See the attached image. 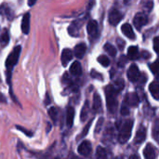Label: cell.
I'll use <instances>...</instances> for the list:
<instances>
[{
    "label": "cell",
    "mask_w": 159,
    "mask_h": 159,
    "mask_svg": "<svg viewBox=\"0 0 159 159\" xmlns=\"http://www.w3.org/2000/svg\"><path fill=\"white\" fill-rule=\"evenodd\" d=\"M20 50L21 48L20 46H17L9 54V56L7 57V61H6V67L7 70V82L8 83V85H10V80H11V71L13 69V67L17 64L19 58H20Z\"/></svg>",
    "instance_id": "6da1fadb"
},
{
    "label": "cell",
    "mask_w": 159,
    "mask_h": 159,
    "mask_svg": "<svg viewBox=\"0 0 159 159\" xmlns=\"http://www.w3.org/2000/svg\"><path fill=\"white\" fill-rule=\"evenodd\" d=\"M116 93L117 90L113 86H108L105 89V94H106V102H107V108L110 113L114 114L116 113L117 109V100H116Z\"/></svg>",
    "instance_id": "7a4b0ae2"
},
{
    "label": "cell",
    "mask_w": 159,
    "mask_h": 159,
    "mask_svg": "<svg viewBox=\"0 0 159 159\" xmlns=\"http://www.w3.org/2000/svg\"><path fill=\"white\" fill-rule=\"evenodd\" d=\"M132 128H133V120H127L122 125L118 135V141L120 143H125L129 140Z\"/></svg>",
    "instance_id": "3957f363"
},
{
    "label": "cell",
    "mask_w": 159,
    "mask_h": 159,
    "mask_svg": "<svg viewBox=\"0 0 159 159\" xmlns=\"http://www.w3.org/2000/svg\"><path fill=\"white\" fill-rule=\"evenodd\" d=\"M133 23H134L135 27L138 30H140V29H142L143 26H144L148 23V18L144 13L140 12V13L135 15V18L133 20Z\"/></svg>",
    "instance_id": "277c9868"
},
{
    "label": "cell",
    "mask_w": 159,
    "mask_h": 159,
    "mask_svg": "<svg viewBox=\"0 0 159 159\" xmlns=\"http://www.w3.org/2000/svg\"><path fill=\"white\" fill-rule=\"evenodd\" d=\"M79 155L83 156V157H89L91 152H92V147H91V143L89 141H84L82 142L77 149Z\"/></svg>",
    "instance_id": "5b68a950"
},
{
    "label": "cell",
    "mask_w": 159,
    "mask_h": 159,
    "mask_svg": "<svg viewBox=\"0 0 159 159\" xmlns=\"http://www.w3.org/2000/svg\"><path fill=\"white\" fill-rule=\"evenodd\" d=\"M140 76H141V74H140V71H139V68L133 64L129 67V69L128 70V77L129 79L131 81V82H136L140 79Z\"/></svg>",
    "instance_id": "8992f818"
},
{
    "label": "cell",
    "mask_w": 159,
    "mask_h": 159,
    "mask_svg": "<svg viewBox=\"0 0 159 159\" xmlns=\"http://www.w3.org/2000/svg\"><path fill=\"white\" fill-rule=\"evenodd\" d=\"M123 16L117 9H112L109 14V22L112 25H116L120 22Z\"/></svg>",
    "instance_id": "52a82bcc"
},
{
    "label": "cell",
    "mask_w": 159,
    "mask_h": 159,
    "mask_svg": "<svg viewBox=\"0 0 159 159\" xmlns=\"http://www.w3.org/2000/svg\"><path fill=\"white\" fill-rule=\"evenodd\" d=\"M73 57H74L73 51L71 49H69V48H64L62 50V52H61V58L62 65L67 66V64L72 61Z\"/></svg>",
    "instance_id": "ba28073f"
},
{
    "label": "cell",
    "mask_w": 159,
    "mask_h": 159,
    "mask_svg": "<svg viewBox=\"0 0 159 159\" xmlns=\"http://www.w3.org/2000/svg\"><path fill=\"white\" fill-rule=\"evenodd\" d=\"M146 138V129L143 126H141L136 133V137L134 139L135 144H142Z\"/></svg>",
    "instance_id": "9c48e42d"
},
{
    "label": "cell",
    "mask_w": 159,
    "mask_h": 159,
    "mask_svg": "<svg viewBox=\"0 0 159 159\" xmlns=\"http://www.w3.org/2000/svg\"><path fill=\"white\" fill-rule=\"evenodd\" d=\"M21 31L24 34H28L30 31V13H25L21 20Z\"/></svg>",
    "instance_id": "30bf717a"
},
{
    "label": "cell",
    "mask_w": 159,
    "mask_h": 159,
    "mask_svg": "<svg viewBox=\"0 0 159 159\" xmlns=\"http://www.w3.org/2000/svg\"><path fill=\"white\" fill-rule=\"evenodd\" d=\"M143 155H144V157H145V158H155V157H157V150H156V148H155L151 143H148V144L146 145V147L144 148Z\"/></svg>",
    "instance_id": "8fae6325"
},
{
    "label": "cell",
    "mask_w": 159,
    "mask_h": 159,
    "mask_svg": "<svg viewBox=\"0 0 159 159\" xmlns=\"http://www.w3.org/2000/svg\"><path fill=\"white\" fill-rule=\"evenodd\" d=\"M86 50H87V46L86 44L84 43H81V44H78L75 46V50H74V54L76 58L78 59H82L86 53Z\"/></svg>",
    "instance_id": "7c38bea8"
},
{
    "label": "cell",
    "mask_w": 159,
    "mask_h": 159,
    "mask_svg": "<svg viewBox=\"0 0 159 159\" xmlns=\"http://www.w3.org/2000/svg\"><path fill=\"white\" fill-rule=\"evenodd\" d=\"M87 30H88V33L89 35L91 36H96L97 34H98V23L96 20H89V23H88V26H87Z\"/></svg>",
    "instance_id": "4fadbf2b"
},
{
    "label": "cell",
    "mask_w": 159,
    "mask_h": 159,
    "mask_svg": "<svg viewBox=\"0 0 159 159\" xmlns=\"http://www.w3.org/2000/svg\"><path fill=\"white\" fill-rule=\"evenodd\" d=\"M121 30H122V32L124 33V34H125L128 38H129V39H135L136 36H135L134 31H133V29H132V27H131L130 24H129V23L123 24Z\"/></svg>",
    "instance_id": "5bb4252c"
},
{
    "label": "cell",
    "mask_w": 159,
    "mask_h": 159,
    "mask_svg": "<svg viewBox=\"0 0 159 159\" xmlns=\"http://www.w3.org/2000/svg\"><path fill=\"white\" fill-rule=\"evenodd\" d=\"M74 118H75V109L71 106L67 108L66 112V125L68 128H71L74 123Z\"/></svg>",
    "instance_id": "9a60e30c"
},
{
    "label": "cell",
    "mask_w": 159,
    "mask_h": 159,
    "mask_svg": "<svg viewBox=\"0 0 159 159\" xmlns=\"http://www.w3.org/2000/svg\"><path fill=\"white\" fill-rule=\"evenodd\" d=\"M70 72L73 75L75 76H79L82 74V67L79 61H75V62H73V64L70 67Z\"/></svg>",
    "instance_id": "2e32d148"
},
{
    "label": "cell",
    "mask_w": 159,
    "mask_h": 159,
    "mask_svg": "<svg viewBox=\"0 0 159 159\" xmlns=\"http://www.w3.org/2000/svg\"><path fill=\"white\" fill-rule=\"evenodd\" d=\"M149 90L152 94V96L156 99L159 100V85L157 81H154L149 86Z\"/></svg>",
    "instance_id": "e0dca14e"
},
{
    "label": "cell",
    "mask_w": 159,
    "mask_h": 159,
    "mask_svg": "<svg viewBox=\"0 0 159 159\" xmlns=\"http://www.w3.org/2000/svg\"><path fill=\"white\" fill-rule=\"evenodd\" d=\"M126 100H127L126 102L130 106H137L138 103H139V97H138L137 93H131V94L128 95Z\"/></svg>",
    "instance_id": "ac0fdd59"
},
{
    "label": "cell",
    "mask_w": 159,
    "mask_h": 159,
    "mask_svg": "<svg viewBox=\"0 0 159 159\" xmlns=\"http://www.w3.org/2000/svg\"><path fill=\"white\" fill-rule=\"evenodd\" d=\"M102 108V100L98 93H95L93 96V110L95 112H99Z\"/></svg>",
    "instance_id": "d6986e66"
},
{
    "label": "cell",
    "mask_w": 159,
    "mask_h": 159,
    "mask_svg": "<svg viewBox=\"0 0 159 159\" xmlns=\"http://www.w3.org/2000/svg\"><path fill=\"white\" fill-rule=\"evenodd\" d=\"M128 57H129V60H132V61L138 59V57H139V50H138V48H137V47H134V46L130 47V48H129V50H128Z\"/></svg>",
    "instance_id": "ffe728a7"
},
{
    "label": "cell",
    "mask_w": 159,
    "mask_h": 159,
    "mask_svg": "<svg viewBox=\"0 0 159 159\" xmlns=\"http://www.w3.org/2000/svg\"><path fill=\"white\" fill-rule=\"evenodd\" d=\"M8 41H9V34H8V32L5 30L0 35V44L2 47H5L8 43Z\"/></svg>",
    "instance_id": "44dd1931"
},
{
    "label": "cell",
    "mask_w": 159,
    "mask_h": 159,
    "mask_svg": "<svg viewBox=\"0 0 159 159\" xmlns=\"http://www.w3.org/2000/svg\"><path fill=\"white\" fill-rule=\"evenodd\" d=\"M104 49H105V51L109 54V55H111V56H116V48L112 45V44H110V43H106L105 45H104Z\"/></svg>",
    "instance_id": "7402d4cb"
},
{
    "label": "cell",
    "mask_w": 159,
    "mask_h": 159,
    "mask_svg": "<svg viewBox=\"0 0 159 159\" xmlns=\"http://www.w3.org/2000/svg\"><path fill=\"white\" fill-rule=\"evenodd\" d=\"M153 138L155 139V141L159 144V122L158 120L155 123L154 128H153Z\"/></svg>",
    "instance_id": "603a6c76"
},
{
    "label": "cell",
    "mask_w": 159,
    "mask_h": 159,
    "mask_svg": "<svg viewBox=\"0 0 159 159\" xmlns=\"http://www.w3.org/2000/svg\"><path fill=\"white\" fill-rule=\"evenodd\" d=\"M89 102H86L83 108H82V111H81V120L84 122L87 117H88V115H89Z\"/></svg>",
    "instance_id": "cb8c5ba5"
},
{
    "label": "cell",
    "mask_w": 159,
    "mask_h": 159,
    "mask_svg": "<svg viewBox=\"0 0 159 159\" xmlns=\"http://www.w3.org/2000/svg\"><path fill=\"white\" fill-rule=\"evenodd\" d=\"M48 115H49V117L52 119V121L55 123L57 121V117H58V111L55 107H50L48 109Z\"/></svg>",
    "instance_id": "d4e9b609"
},
{
    "label": "cell",
    "mask_w": 159,
    "mask_h": 159,
    "mask_svg": "<svg viewBox=\"0 0 159 159\" xmlns=\"http://www.w3.org/2000/svg\"><path fill=\"white\" fill-rule=\"evenodd\" d=\"M98 61H99L102 66H104V67H107V66H109V64H110V60L108 59V57H106V56H104V55H102V56L98 57Z\"/></svg>",
    "instance_id": "484cf974"
},
{
    "label": "cell",
    "mask_w": 159,
    "mask_h": 159,
    "mask_svg": "<svg viewBox=\"0 0 159 159\" xmlns=\"http://www.w3.org/2000/svg\"><path fill=\"white\" fill-rule=\"evenodd\" d=\"M96 157H97L98 158H105V157H107V154H106L105 149L102 148V147H101V146H99V147L97 148Z\"/></svg>",
    "instance_id": "4316f807"
},
{
    "label": "cell",
    "mask_w": 159,
    "mask_h": 159,
    "mask_svg": "<svg viewBox=\"0 0 159 159\" xmlns=\"http://www.w3.org/2000/svg\"><path fill=\"white\" fill-rule=\"evenodd\" d=\"M150 69L153 74L155 75H159V59L157 60L153 64L150 65Z\"/></svg>",
    "instance_id": "83f0119b"
},
{
    "label": "cell",
    "mask_w": 159,
    "mask_h": 159,
    "mask_svg": "<svg viewBox=\"0 0 159 159\" xmlns=\"http://www.w3.org/2000/svg\"><path fill=\"white\" fill-rule=\"evenodd\" d=\"M91 122H92V120H90L89 123H88V125L84 128V130H83V132L79 135V137H78V139H80V138H83V137H85L87 134H88V132H89V129L90 128V126H91Z\"/></svg>",
    "instance_id": "f1b7e54d"
},
{
    "label": "cell",
    "mask_w": 159,
    "mask_h": 159,
    "mask_svg": "<svg viewBox=\"0 0 159 159\" xmlns=\"http://www.w3.org/2000/svg\"><path fill=\"white\" fill-rule=\"evenodd\" d=\"M16 128H17V129H18L20 131H21V132H23L25 135H27L28 137H32V136H33V133H32V132H30V131H27V130H26L24 128H22V127H20V126H17Z\"/></svg>",
    "instance_id": "f546056e"
},
{
    "label": "cell",
    "mask_w": 159,
    "mask_h": 159,
    "mask_svg": "<svg viewBox=\"0 0 159 159\" xmlns=\"http://www.w3.org/2000/svg\"><path fill=\"white\" fill-rule=\"evenodd\" d=\"M154 48L157 53H159V36L154 39Z\"/></svg>",
    "instance_id": "4dcf8cb0"
},
{
    "label": "cell",
    "mask_w": 159,
    "mask_h": 159,
    "mask_svg": "<svg viewBox=\"0 0 159 159\" xmlns=\"http://www.w3.org/2000/svg\"><path fill=\"white\" fill-rule=\"evenodd\" d=\"M102 121H103V119H102V118H101V119L99 120V122H98V126L96 127V132H99V131H100V126L102 127Z\"/></svg>",
    "instance_id": "1f68e13d"
},
{
    "label": "cell",
    "mask_w": 159,
    "mask_h": 159,
    "mask_svg": "<svg viewBox=\"0 0 159 159\" xmlns=\"http://www.w3.org/2000/svg\"><path fill=\"white\" fill-rule=\"evenodd\" d=\"M0 102H7V100H6V97L0 92Z\"/></svg>",
    "instance_id": "d6a6232c"
},
{
    "label": "cell",
    "mask_w": 159,
    "mask_h": 159,
    "mask_svg": "<svg viewBox=\"0 0 159 159\" xmlns=\"http://www.w3.org/2000/svg\"><path fill=\"white\" fill-rule=\"evenodd\" d=\"M91 75H92V76H93V77H95V76H99V78H100V79H102V75H100V74H96V73H95V71H92Z\"/></svg>",
    "instance_id": "836d02e7"
},
{
    "label": "cell",
    "mask_w": 159,
    "mask_h": 159,
    "mask_svg": "<svg viewBox=\"0 0 159 159\" xmlns=\"http://www.w3.org/2000/svg\"><path fill=\"white\" fill-rule=\"evenodd\" d=\"M35 2H36V0H28V5L31 7V6H34V4H35Z\"/></svg>",
    "instance_id": "e575fe53"
},
{
    "label": "cell",
    "mask_w": 159,
    "mask_h": 159,
    "mask_svg": "<svg viewBox=\"0 0 159 159\" xmlns=\"http://www.w3.org/2000/svg\"><path fill=\"white\" fill-rule=\"evenodd\" d=\"M49 102H50V101H49V96H48V94H47V95H46V103H45V104L48 105Z\"/></svg>",
    "instance_id": "d590c367"
}]
</instances>
